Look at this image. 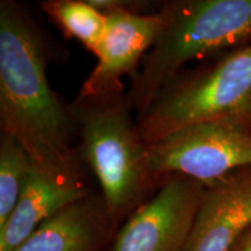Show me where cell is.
<instances>
[{
    "mask_svg": "<svg viewBox=\"0 0 251 251\" xmlns=\"http://www.w3.org/2000/svg\"><path fill=\"white\" fill-rule=\"evenodd\" d=\"M39 29L18 2L0 4V120L2 133L24 146L31 161L52 174L80 178L70 146L72 111L49 86Z\"/></svg>",
    "mask_w": 251,
    "mask_h": 251,
    "instance_id": "1",
    "label": "cell"
},
{
    "mask_svg": "<svg viewBox=\"0 0 251 251\" xmlns=\"http://www.w3.org/2000/svg\"><path fill=\"white\" fill-rule=\"evenodd\" d=\"M161 13V30L126 96L141 115L188 63L251 40V0L171 1Z\"/></svg>",
    "mask_w": 251,
    "mask_h": 251,
    "instance_id": "2",
    "label": "cell"
},
{
    "mask_svg": "<svg viewBox=\"0 0 251 251\" xmlns=\"http://www.w3.org/2000/svg\"><path fill=\"white\" fill-rule=\"evenodd\" d=\"M129 109L122 92L78 98L72 108L80 126L81 156L96 175L118 227L142 205L157 181L149 169L148 144Z\"/></svg>",
    "mask_w": 251,
    "mask_h": 251,
    "instance_id": "3",
    "label": "cell"
},
{
    "mask_svg": "<svg viewBox=\"0 0 251 251\" xmlns=\"http://www.w3.org/2000/svg\"><path fill=\"white\" fill-rule=\"evenodd\" d=\"M211 120L251 122V43L207 70L178 75L141 115L139 129L149 146L186 126Z\"/></svg>",
    "mask_w": 251,
    "mask_h": 251,
    "instance_id": "4",
    "label": "cell"
},
{
    "mask_svg": "<svg viewBox=\"0 0 251 251\" xmlns=\"http://www.w3.org/2000/svg\"><path fill=\"white\" fill-rule=\"evenodd\" d=\"M157 180L181 175L206 186L251 168V122L211 120L193 124L148 146Z\"/></svg>",
    "mask_w": 251,
    "mask_h": 251,
    "instance_id": "5",
    "label": "cell"
},
{
    "mask_svg": "<svg viewBox=\"0 0 251 251\" xmlns=\"http://www.w3.org/2000/svg\"><path fill=\"white\" fill-rule=\"evenodd\" d=\"M205 188L185 176H166L119 228L112 251H184Z\"/></svg>",
    "mask_w": 251,
    "mask_h": 251,
    "instance_id": "6",
    "label": "cell"
},
{
    "mask_svg": "<svg viewBox=\"0 0 251 251\" xmlns=\"http://www.w3.org/2000/svg\"><path fill=\"white\" fill-rule=\"evenodd\" d=\"M106 14L107 27L96 54L98 62L84 81L79 99L122 92L121 78H134L163 25L161 11L152 14L127 11Z\"/></svg>",
    "mask_w": 251,
    "mask_h": 251,
    "instance_id": "7",
    "label": "cell"
},
{
    "mask_svg": "<svg viewBox=\"0 0 251 251\" xmlns=\"http://www.w3.org/2000/svg\"><path fill=\"white\" fill-rule=\"evenodd\" d=\"M251 228V168L206 186L184 251H231Z\"/></svg>",
    "mask_w": 251,
    "mask_h": 251,
    "instance_id": "8",
    "label": "cell"
},
{
    "mask_svg": "<svg viewBox=\"0 0 251 251\" xmlns=\"http://www.w3.org/2000/svg\"><path fill=\"white\" fill-rule=\"evenodd\" d=\"M118 230L102 198L87 196L43 222L12 251H102Z\"/></svg>",
    "mask_w": 251,
    "mask_h": 251,
    "instance_id": "9",
    "label": "cell"
},
{
    "mask_svg": "<svg viewBox=\"0 0 251 251\" xmlns=\"http://www.w3.org/2000/svg\"><path fill=\"white\" fill-rule=\"evenodd\" d=\"M89 196L81 179L52 174L33 163L13 213L0 227V251H12L43 222Z\"/></svg>",
    "mask_w": 251,
    "mask_h": 251,
    "instance_id": "10",
    "label": "cell"
},
{
    "mask_svg": "<svg viewBox=\"0 0 251 251\" xmlns=\"http://www.w3.org/2000/svg\"><path fill=\"white\" fill-rule=\"evenodd\" d=\"M41 7L65 35L78 40L89 51L97 54L107 27V14L87 0H48Z\"/></svg>",
    "mask_w": 251,
    "mask_h": 251,
    "instance_id": "11",
    "label": "cell"
},
{
    "mask_svg": "<svg viewBox=\"0 0 251 251\" xmlns=\"http://www.w3.org/2000/svg\"><path fill=\"white\" fill-rule=\"evenodd\" d=\"M29 153L11 135H1L0 142V227L6 224L17 206L29 175Z\"/></svg>",
    "mask_w": 251,
    "mask_h": 251,
    "instance_id": "12",
    "label": "cell"
},
{
    "mask_svg": "<svg viewBox=\"0 0 251 251\" xmlns=\"http://www.w3.org/2000/svg\"><path fill=\"white\" fill-rule=\"evenodd\" d=\"M231 251H251V228L242 235Z\"/></svg>",
    "mask_w": 251,
    "mask_h": 251,
    "instance_id": "13",
    "label": "cell"
}]
</instances>
